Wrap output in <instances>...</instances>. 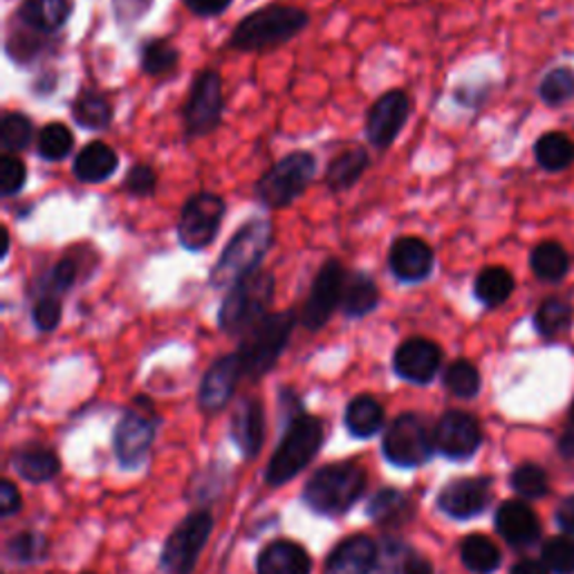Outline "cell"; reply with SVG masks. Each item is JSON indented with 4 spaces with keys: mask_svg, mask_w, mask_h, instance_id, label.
Returning <instances> with one entry per match:
<instances>
[{
    "mask_svg": "<svg viewBox=\"0 0 574 574\" xmlns=\"http://www.w3.org/2000/svg\"><path fill=\"white\" fill-rule=\"evenodd\" d=\"M310 26V14L293 6H265L247 14L231 32L229 48L238 52H267L297 39Z\"/></svg>",
    "mask_w": 574,
    "mask_h": 574,
    "instance_id": "1",
    "label": "cell"
},
{
    "mask_svg": "<svg viewBox=\"0 0 574 574\" xmlns=\"http://www.w3.org/2000/svg\"><path fill=\"white\" fill-rule=\"evenodd\" d=\"M274 243V225L265 218H254L240 225L229 238L218 263L209 271L211 287H231L245 276L260 269L267 251Z\"/></svg>",
    "mask_w": 574,
    "mask_h": 574,
    "instance_id": "2",
    "label": "cell"
},
{
    "mask_svg": "<svg viewBox=\"0 0 574 574\" xmlns=\"http://www.w3.org/2000/svg\"><path fill=\"white\" fill-rule=\"evenodd\" d=\"M276 295V278L258 269L229 287L218 310V326L231 337H243L269 315Z\"/></svg>",
    "mask_w": 574,
    "mask_h": 574,
    "instance_id": "3",
    "label": "cell"
},
{
    "mask_svg": "<svg viewBox=\"0 0 574 574\" xmlns=\"http://www.w3.org/2000/svg\"><path fill=\"white\" fill-rule=\"evenodd\" d=\"M324 443V424L319 417L299 413L290 419L285 428V436L276 447L265 481L271 487H280L283 483L293 481L301 474L319 454Z\"/></svg>",
    "mask_w": 574,
    "mask_h": 574,
    "instance_id": "4",
    "label": "cell"
},
{
    "mask_svg": "<svg viewBox=\"0 0 574 574\" xmlns=\"http://www.w3.org/2000/svg\"><path fill=\"white\" fill-rule=\"evenodd\" d=\"M295 326V310H283L267 315L249 333H245L236 350L243 364V375L251 379H260L263 375H267L276 366L287 344H290Z\"/></svg>",
    "mask_w": 574,
    "mask_h": 574,
    "instance_id": "5",
    "label": "cell"
},
{
    "mask_svg": "<svg viewBox=\"0 0 574 574\" xmlns=\"http://www.w3.org/2000/svg\"><path fill=\"white\" fill-rule=\"evenodd\" d=\"M319 160L310 151H295L269 167L256 182V200L267 209L293 207L313 185Z\"/></svg>",
    "mask_w": 574,
    "mask_h": 574,
    "instance_id": "6",
    "label": "cell"
},
{
    "mask_svg": "<svg viewBox=\"0 0 574 574\" xmlns=\"http://www.w3.org/2000/svg\"><path fill=\"white\" fill-rule=\"evenodd\" d=\"M366 472L355 463H335L319 469L304 489V501L310 509L326 516L348 512L366 489Z\"/></svg>",
    "mask_w": 574,
    "mask_h": 574,
    "instance_id": "7",
    "label": "cell"
},
{
    "mask_svg": "<svg viewBox=\"0 0 574 574\" xmlns=\"http://www.w3.org/2000/svg\"><path fill=\"white\" fill-rule=\"evenodd\" d=\"M384 456L390 465L402 469L422 467L436 452L434 430L415 413H402L390 422L382 443Z\"/></svg>",
    "mask_w": 574,
    "mask_h": 574,
    "instance_id": "8",
    "label": "cell"
},
{
    "mask_svg": "<svg viewBox=\"0 0 574 574\" xmlns=\"http://www.w3.org/2000/svg\"><path fill=\"white\" fill-rule=\"evenodd\" d=\"M222 110H225L222 77L211 68L200 70L191 81V90L182 108L187 139L207 137L214 130H218L222 121Z\"/></svg>",
    "mask_w": 574,
    "mask_h": 574,
    "instance_id": "9",
    "label": "cell"
},
{
    "mask_svg": "<svg viewBox=\"0 0 574 574\" xmlns=\"http://www.w3.org/2000/svg\"><path fill=\"white\" fill-rule=\"evenodd\" d=\"M227 214V202L211 191L194 194L180 211L178 240L187 251L207 249L220 234L222 218Z\"/></svg>",
    "mask_w": 574,
    "mask_h": 574,
    "instance_id": "10",
    "label": "cell"
},
{
    "mask_svg": "<svg viewBox=\"0 0 574 574\" xmlns=\"http://www.w3.org/2000/svg\"><path fill=\"white\" fill-rule=\"evenodd\" d=\"M211 530L214 516L207 509L191 512L167 538L160 558L162 567L169 574H191L211 536Z\"/></svg>",
    "mask_w": 574,
    "mask_h": 574,
    "instance_id": "11",
    "label": "cell"
},
{
    "mask_svg": "<svg viewBox=\"0 0 574 574\" xmlns=\"http://www.w3.org/2000/svg\"><path fill=\"white\" fill-rule=\"evenodd\" d=\"M346 278H348V271L337 258H328L319 267L301 313V324L306 330L310 333L321 330L333 319L335 310L342 308Z\"/></svg>",
    "mask_w": 574,
    "mask_h": 574,
    "instance_id": "12",
    "label": "cell"
},
{
    "mask_svg": "<svg viewBox=\"0 0 574 574\" xmlns=\"http://www.w3.org/2000/svg\"><path fill=\"white\" fill-rule=\"evenodd\" d=\"M410 117V99L404 90H388L375 99L366 115V137L377 151L390 149Z\"/></svg>",
    "mask_w": 574,
    "mask_h": 574,
    "instance_id": "13",
    "label": "cell"
},
{
    "mask_svg": "<svg viewBox=\"0 0 574 574\" xmlns=\"http://www.w3.org/2000/svg\"><path fill=\"white\" fill-rule=\"evenodd\" d=\"M434 441L436 449L447 458L467 461L478 452L483 443V430L474 415L465 410H449L438 419L434 428Z\"/></svg>",
    "mask_w": 574,
    "mask_h": 574,
    "instance_id": "14",
    "label": "cell"
},
{
    "mask_svg": "<svg viewBox=\"0 0 574 574\" xmlns=\"http://www.w3.org/2000/svg\"><path fill=\"white\" fill-rule=\"evenodd\" d=\"M156 438V419L151 413L128 410L115 428V454L128 469L139 467L149 456Z\"/></svg>",
    "mask_w": 574,
    "mask_h": 574,
    "instance_id": "15",
    "label": "cell"
},
{
    "mask_svg": "<svg viewBox=\"0 0 574 574\" xmlns=\"http://www.w3.org/2000/svg\"><path fill=\"white\" fill-rule=\"evenodd\" d=\"M443 366V348L424 337H410L397 346L393 355V370L410 384H428Z\"/></svg>",
    "mask_w": 574,
    "mask_h": 574,
    "instance_id": "16",
    "label": "cell"
},
{
    "mask_svg": "<svg viewBox=\"0 0 574 574\" xmlns=\"http://www.w3.org/2000/svg\"><path fill=\"white\" fill-rule=\"evenodd\" d=\"M436 267V251L419 236H399L388 249V269L399 283H422Z\"/></svg>",
    "mask_w": 574,
    "mask_h": 574,
    "instance_id": "17",
    "label": "cell"
},
{
    "mask_svg": "<svg viewBox=\"0 0 574 574\" xmlns=\"http://www.w3.org/2000/svg\"><path fill=\"white\" fill-rule=\"evenodd\" d=\"M240 377H245V375H243V364L236 353L225 355L218 362H214L200 382V390H198L200 408L207 413L222 410L231 402Z\"/></svg>",
    "mask_w": 574,
    "mask_h": 574,
    "instance_id": "18",
    "label": "cell"
},
{
    "mask_svg": "<svg viewBox=\"0 0 574 574\" xmlns=\"http://www.w3.org/2000/svg\"><path fill=\"white\" fill-rule=\"evenodd\" d=\"M489 501H492V481L489 478L454 481L438 496L441 509L458 521L478 516L481 512H485Z\"/></svg>",
    "mask_w": 574,
    "mask_h": 574,
    "instance_id": "19",
    "label": "cell"
},
{
    "mask_svg": "<svg viewBox=\"0 0 574 574\" xmlns=\"http://www.w3.org/2000/svg\"><path fill=\"white\" fill-rule=\"evenodd\" d=\"M496 530L509 545L516 547H527L541 536V523L536 512L521 501H507L498 507Z\"/></svg>",
    "mask_w": 574,
    "mask_h": 574,
    "instance_id": "20",
    "label": "cell"
},
{
    "mask_svg": "<svg viewBox=\"0 0 574 574\" xmlns=\"http://www.w3.org/2000/svg\"><path fill=\"white\" fill-rule=\"evenodd\" d=\"M377 545L368 536H350L339 543L326 563V574H370L377 565Z\"/></svg>",
    "mask_w": 574,
    "mask_h": 574,
    "instance_id": "21",
    "label": "cell"
},
{
    "mask_svg": "<svg viewBox=\"0 0 574 574\" xmlns=\"http://www.w3.org/2000/svg\"><path fill=\"white\" fill-rule=\"evenodd\" d=\"M119 169V156L110 144L95 139L77 154L72 162V174L83 185H101L112 178Z\"/></svg>",
    "mask_w": 574,
    "mask_h": 574,
    "instance_id": "22",
    "label": "cell"
},
{
    "mask_svg": "<svg viewBox=\"0 0 574 574\" xmlns=\"http://www.w3.org/2000/svg\"><path fill=\"white\" fill-rule=\"evenodd\" d=\"M256 567L258 574H310L313 558L299 543L274 541L258 554Z\"/></svg>",
    "mask_w": 574,
    "mask_h": 574,
    "instance_id": "23",
    "label": "cell"
},
{
    "mask_svg": "<svg viewBox=\"0 0 574 574\" xmlns=\"http://www.w3.org/2000/svg\"><path fill=\"white\" fill-rule=\"evenodd\" d=\"M17 17L21 26L48 37L66 28L72 17V0H23Z\"/></svg>",
    "mask_w": 574,
    "mask_h": 574,
    "instance_id": "24",
    "label": "cell"
},
{
    "mask_svg": "<svg viewBox=\"0 0 574 574\" xmlns=\"http://www.w3.org/2000/svg\"><path fill=\"white\" fill-rule=\"evenodd\" d=\"M231 436L245 458H256L265 438V410L258 399H245L231 422Z\"/></svg>",
    "mask_w": 574,
    "mask_h": 574,
    "instance_id": "25",
    "label": "cell"
},
{
    "mask_svg": "<svg viewBox=\"0 0 574 574\" xmlns=\"http://www.w3.org/2000/svg\"><path fill=\"white\" fill-rule=\"evenodd\" d=\"M530 269L541 283L558 285L572 269V256L558 240H541L530 251Z\"/></svg>",
    "mask_w": 574,
    "mask_h": 574,
    "instance_id": "26",
    "label": "cell"
},
{
    "mask_svg": "<svg viewBox=\"0 0 574 574\" xmlns=\"http://www.w3.org/2000/svg\"><path fill=\"white\" fill-rule=\"evenodd\" d=\"M516 290L514 274L503 265H489L476 274L474 297L487 310H496L509 301Z\"/></svg>",
    "mask_w": 574,
    "mask_h": 574,
    "instance_id": "27",
    "label": "cell"
},
{
    "mask_svg": "<svg viewBox=\"0 0 574 574\" xmlns=\"http://www.w3.org/2000/svg\"><path fill=\"white\" fill-rule=\"evenodd\" d=\"M379 306V287L366 271H350L344 285L342 313L348 319H364Z\"/></svg>",
    "mask_w": 574,
    "mask_h": 574,
    "instance_id": "28",
    "label": "cell"
},
{
    "mask_svg": "<svg viewBox=\"0 0 574 574\" xmlns=\"http://www.w3.org/2000/svg\"><path fill=\"white\" fill-rule=\"evenodd\" d=\"M534 160L545 174H563L574 165V139L561 130H547L534 141Z\"/></svg>",
    "mask_w": 574,
    "mask_h": 574,
    "instance_id": "29",
    "label": "cell"
},
{
    "mask_svg": "<svg viewBox=\"0 0 574 574\" xmlns=\"http://www.w3.org/2000/svg\"><path fill=\"white\" fill-rule=\"evenodd\" d=\"M12 467L28 483L41 485V483L52 481L59 474L61 461L55 452H50L46 447L28 445V447H21L12 454Z\"/></svg>",
    "mask_w": 574,
    "mask_h": 574,
    "instance_id": "30",
    "label": "cell"
},
{
    "mask_svg": "<svg viewBox=\"0 0 574 574\" xmlns=\"http://www.w3.org/2000/svg\"><path fill=\"white\" fill-rule=\"evenodd\" d=\"M370 167V156L366 154V149H350L346 154H339L326 169V187L333 194H342L353 189L362 176L366 174V169Z\"/></svg>",
    "mask_w": 574,
    "mask_h": 574,
    "instance_id": "31",
    "label": "cell"
},
{
    "mask_svg": "<svg viewBox=\"0 0 574 574\" xmlns=\"http://www.w3.org/2000/svg\"><path fill=\"white\" fill-rule=\"evenodd\" d=\"M368 516L384 527H402L415 516L413 501L397 489H382L368 503Z\"/></svg>",
    "mask_w": 574,
    "mask_h": 574,
    "instance_id": "32",
    "label": "cell"
},
{
    "mask_svg": "<svg viewBox=\"0 0 574 574\" xmlns=\"http://www.w3.org/2000/svg\"><path fill=\"white\" fill-rule=\"evenodd\" d=\"M344 419H346V428L350 430V436L366 441V438L377 436L382 430L384 406L370 395H359L348 404Z\"/></svg>",
    "mask_w": 574,
    "mask_h": 574,
    "instance_id": "33",
    "label": "cell"
},
{
    "mask_svg": "<svg viewBox=\"0 0 574 574\" xmlns=\"http://www.w3.org/2000/svg\"><path fill=\"white\" fill-rule=\"evenodd\" d=\"M574 321V308L565 297H547L536 308L532 324L543 339H556L567 333Z\"/></svg>",
    "mask_w": 574,
    "mask_h": 574,
    "instance_id": "34",
    "label": "cell"
},
{
    "mask_svg": "<svg viewBox=\"0 0 574 574\" xmlns=\"http://www.w3.org/2000/svg\"><path fill=\"white\" fill-rule=\"evenodd\" d=\"M180 66V50L165 39H149L139 48V70L151 77L162 79L178 70Z\"/></svg>",
    "mask_w": 574,
    "mask_h": 574,
    "instance_id": "35",
    "label": "cell"
},
{
    "mask_svg": "<svg viewBox=\"0 0 574 574\" xmlns=\"http://www.w3.org/2000/svg\"><path fill=\"white\" fill-rule=\"evenodd\" d=\"M75 121L86 130H108L112 123V103L99 90H83L72 103Z\"/></svg>",
    "mask_w": 574,
    "mask_h": 574,
    "instance_id": "36",
    "label": "cell"
},
{
    "mask_svg": "<svg viewBox=\"0 0 574 574\" xmlns=\"http://www.w3.org/2000/svg\"><path fill=\"white\" fill-rule=\"evenodd\" d=\"M377 565L382 574H434V565L397 541L384 545L377 554Z\"/></svg>",
    "mask_w": 574,
    "mask_h": 574,
    "instance_id": "37",
    "label": "cell"
},
{
    "mask_svg": "<svg viewBox=\"0 0 574 574\" xmlns=\"http://www.w3.org/2000/svg\"><path fill=\"white\" fill-rule=\"evenodd\" d=\"M463 563L476 574H492L501 565V550L483 534H472L461 545Z\"/></svg>",
    "mask_w": 574,
    "mask_h": 574,
    "instance_id": "38",
    "label": "cell"
},
{
    "mask_svg": "<svg viewBox=\"0 0 574 574\" xmlns=\"http://www.w3.org/2000/svg\"><path fill=\"white\" fill-rule=\"evenodd\" d=\"M72 149H75V135L61 121L46 123L37 135V151L46 162H61L72 154Z\"/></svg>",
    "mask_w": 574,
    "mask_h": 574,
    "instance_id": "39",
    "label": "cell"
},
{
    "mask_svg": "<svg viewBox=\"0 0 574 574\" xmlns=\"http://www.w3.org/2000/svg\"><path fill=\"white\" fill-rule=\"evenodd\" d=\"M34 123L26 112H6L0 119V147L6 154H21L32 147Z\"/></svg>",
    "mask_w": 574,
    "mask_h": 574,
    "instance_id": "40",
    "label": "cell"
},
{
    "mask_svg": "<svg viewBox=\"0 0 574 574\" xmlns=\"http://www.w3.org/2000/svg\"><path fill=\"white\" fill-rule=\"evenodd\" d=\"M538 99L550 108H561L574 99V70L567 66L552 68L538 83Z\"/></svg>",
    "mask_w": 574,
    "mask_h": 574,
    "instance_id": "41",
    "label": "cell"
},
{
    "mask_svg": "<svg viewBox=\"0 0 574 574\" xmlns=\"http://www.w3.org/2000/svg\"><path fill=\"white\" fill-rule=\"evenodd\" d=\"M77 278H79V260L75 256H66L41 276L39 290H41V295L61 299L77 285Z\"/></svg>",
    "mask_w": 574,
    "mask_h": 574,
    "instance_id": "42",
    "label": "cell"
},
{
    "mask_svg": "<svg viewBox=\"0 0 574 574\" xmlns=\"http://www.w3.org/2000/svg\"><path fill=\"white\" fill-rule=\"evenodd\" d=\"M445 388L463 399H472L481 393V373L469 359H456L445 370Z\"/></svg>",
    "mask_w": 574,
    "mask_h": 574,
    "instance_id": "43",
    "label": "cell"
},
{
    "mask_svg": "<svg viewBox=\"0 0 574 574\" xmlns=\"http://www.w3.org/2000/svg\"><path fill=\"white\" fill-rule=\"evenodd\" d=\"M512 487L518 496L527 498V501H536L543 498L547 494V474L534 465V463H525L518 465L512 474Z\"/></svg>",
    "mask_w": 574,
    "mask_h": 574,
    "instance_id": "44",
    "label": "cell"
},
{
    "mask_svg": "<svg viewBox=\"0 0 574 574\" xmlns=\"http://www.w3.org/2000/svg\"><path fill=\"white\" fill-rule=\"evenodd\" d=\"M541 554L552 574H574V541L570 536L550 538Z\"/></svg>",
    "mask_w": 574,
    "mask_h": 574,
    "instance_id": "45",
    "label": "cell"
},
{
    "mask_svg": "<svg viewBox=\"0 0 574 574\" xmlns=\"http://www.w3.org/2000/svg\"><path fill=\"white\" fill-rule=\"evenodd\" d=\"M26 28V26H23ZM46 34H39V32H34V30H30V28H26V30H17L10 39H8V46H6V50H8V57L12 59V61H17V63H21V66H28L43 48H46V39H43Z\"/></svg>",
    "mask_w": 574,
    "mask_h": 574,
    "instance_id": "46",
    "label": "cell"
},
{
    "mask_svg": "<svg viewBox=\"0 0 574 574\" xmlns=\"http://www.w3.org/2000/svg\"><path fill=\"white\" fill-rule=\"evenodd\" d=\"M48 554V541L37 532H21L8 543V556L19 563L41 561Z\"/></svg>",
    "mask_w": 574,
    "mask_h": 574,
    "instance_id": "47",
    "label": "cell"
},
{
    "mask_svg": "<svg viewBox=\"0 0 574 574\" xmlns=\"http://www.w3.org/2000/svg\"><path fill=\"white\" fill-rule=\"evenodd\" d=\"M28 182V167L21 158L6 154L0 158V196L12 198L23 191Z\"/></svg>",
    "mask_w": 574,
    "mask_h": 574,
    "instance_id": "48",
    "label": "cell"
},
{
    "mask_svg": "<svg viewBox=\"0 0 574 574\" xmlns=\"http://www.w3.org/2000/svg\"><path fill=\"white\" fill-rule=\"evenodd\" d=\"M121 187L132 198H151L158 191V174L149 165H132Z\"/></svg>",
    "mask_w": 574,
    "mask_h": 574,
    "instance_id": "49",
    "label": "cell"
},
{
    "mask_svg": "<svg viewBox=\"0 0 574 574\" xmlns=\"http://www.w3.org/2000/svg\"><path fill=\"white\" fill-rule=\"evenodd\" d=\"M63 317V306L59 297H50V295H41L32 308V321L37 326V330L41 333H52L59 328Z\"/></svg>",
    "mask_w": 574,
    "mask_h": 574,
    "instance_id": "50",
    "label": "cell"
},
{
    "mask_svg": "<svg viewBox=\"0 0 574 574\" xmlns=\"http://www.w3.org/2000/svg\"><path fill=\"white\" fill-rule=\"evenodd\" d=\"M156 0H112V14L119 28L132 30L144 17L151 12Z\"/></svg>",
    "mask_w": 574,
    "mask_h": 574,
    "instance_id": "51",
    "label": "cell"
},
{
    "mask_svg": "<svg viewBox=\"0 0 574 574\" xmlns=\"http://www.w3.org/2000/svg\"><path fill=\"white\" fill-rule=\"evenodd\" d=\"M187 6V10L200 19H211V17H220L229 10V6L234 0H182Z\"/></svg>",
    "mask_w": 574,
    "mask_h": 574,
    "instance_id": "52",
    "label": "cell"
},
{
    "mask_svg": "<svg viewBox=\"0 0 574 574\" xmlns=\"http://www.w3.org/2000/svg\"><path fill=\"white\" fill-rule=\"evenodd\" d=\"M19 509H21V494H19V489L14 487V483L3 481V485H0V516L8 518L12 514H17Z\"/></svg>",
    "mask_w": 574,
    "mask_h": 574,
    "instance_id": "53",
    "label": "cell"
},
{
    "mask_svg": "<svg viewBox=\"0 0 574 574\" xmlns=\"http://www.w3.org/2000/svg\"><path fill=\"white\" fill-rule=\"evenodd\" d=\"M556 523L565 534L574 536V496H567L556 509Z\"/></svg>",
    "mask_w": 574,
    "mask_h": 574,
    "instance_id": "54",
    "label": "cell"
},
{
    "mask_svg": "<svg viewBox=\"0 0 574 574\" xmlns=\"http://www.w3.org/2000/svg\"><path fill=\"white\" fill-rule=\"evenodd\" d=\"M558 449L565 458H574V408L565 422V428L561 434V441H558Z\"/></svg>",
    "mask_w": 574,
    "mask_h": 574,
    "instance_id": "55",
    "label": "cell"
},
{
    "mask_svg": "<svg viewBox=\"0 0 574 574\" xmlns=\"http://www.w3.org/2000/svg\"><path fill=\"white\" fill-rule=\"evenodd\" d=\"M509 574H550V570L545 567V563L538 561H521L512 567Z\"/></svg>",
    "mask_w": 574,
    "mask_h": 574,
    "instance_id": "56",
    "label": "cell"
},
{
    "mask_svg": "<svg viewBox=\"0 0 574 574\" xmlns=\"http://www.w3.org/2000/svg\"><path fill=\"white\" fill-rule=\"evenodd\" d=\"M10 243H12L10 231H8V227H3V258H8V254H10Z\"/></svg>",
    "mask_w": 574,
    "mask_h": 574,
    "instance_id": "57",
    "label": "cell"
},
{
    "mask_svg": "<svg viewBox=\"0 0 574 574\" xmlns=\"http://www.w3.org/2000/svg\"><path fill=\"white\" fill-rule=\"evenodd\" d=\"M86 574H88V572H86Z\"/></svg>",
    "mask_w": 574,
    "mask_h": 574,
    "instance_id": "58",
    "label": "cell"
}]
</instances>
